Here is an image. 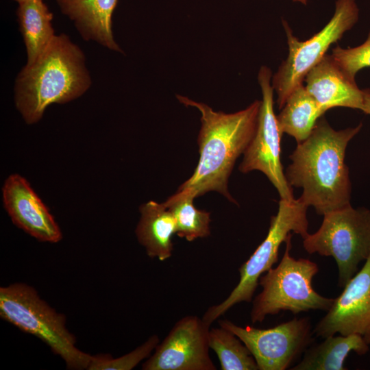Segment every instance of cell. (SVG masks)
<instances>
[{
    "label": "cell",
    "mask_w": 370,
    "mask_h": 370,
    "mask_svg": "<svg viewBox=\"0 0 370 370\" xmlns=\"http://www.w3.org/2000/svg\"><path fill=\"white\" fill-rule=\"evenodd\" d=\"M362 123L335 130L321 117L310 135L298 143L289 156L285 171L292 187L302 188L299 199L319 215L351 204L352 184L345 164L348 143L358 134Z\"/></svg>",
    "instance_id": "obj_1"
},
{
    "label": "cell",
    "mask_w": 370,
    "mask_h": 370,
    "mask_svg": "<svg viewBox=\"0 0 370 370\" xmlns=\"http://www.w3.org/2000/svg\"><path fill=\"white\" fill-rule=\"evenodd\" d=\"M179 101L196 108L201 113L198 135L199 159L192 176L178 190L195 198L216 191L237 204L228 190V180L238 158L253 138L258 125L261 101L234 113L214 111L208 105L177 95Z\"/></svg>",
    "instance_id": "obj_2"
},
{
    "label": "cell",
    "mask_w": 370,
    "mask_h": 370,
    "mask_svg": "<svg viewBox=\"0 0 370 370\" xmlns=\"http://www.w3.org/2000/svg\"><path fill=\"white\" fill-rule=\"evenodd\" d=\"M90 83L81 49L67 36H55L41 56L18 74L15 105L26 123L34 124L49 105L80 97Z\"/></svg>",
    "instance_id": "obj_3"
},
{
    "label": "cell",
    "mask_w": 370,
    "mask_h": 370,
    "mask_svg": "<svg viewBox=\"0 0 370 370\" xmlns=\"http://www.w3.org/2000/svg\"><path fill=\"white\" fill-rule=\"evenodd\" d=\"M0 317L45 343L68 369H88L92 356L76 347V338L66 328L64 315L42 299L33 287L23 283L1 286Z\"/></svg>",
    "instance_id": "obj_4"
},
{
    "label": "cell",
    "mask_w": 370,
    "mask_h": 370,
    "mask_svg": "<svg viewBox=\"0 0 370 370\" xmlns=\"http://www.w3.org/2000/svg\"><path fill=\"white\" fill-rule=\"evenodd\" d=\"M291 238L292 234L285 241V251L278 266L259 279L262 291L253 301L250 312L253 323L281 311L294 314L314 310L327 311L333 303L334 298L319 294L312 287L313 278L319 272L317 264L291 255Z\"/></svg>",
    "instance_id": "obj_5"
},
{
    "label": "cell",
    "mask_w": 370,
    "mask_h": 370,
    "mask_svg": "<svg viewBox=\"0 0 370 370\" xmlns=\"http://www.w3.org/2000/svg\"><path fill=\"white\" fill-rule=\"evenodd\" d=\"M308 208L299 198L292 200L280 199L278 212L271 218L266 238L249 259L239 267V282L229 296L206 311L202 319L206 323L210 325L238 303L251 301L259 285L260 276L278 262L281 244L286 241L292 232L300 235L302 238L309 234Z\"/></svg>",
    "instance_id": "obj_6"
},
{
    "label": "cell",
    "mask_w": 370,
    "mask_h": 370,
    "mask_svg": "<svg viewBox=\"0 0 370 370\" xmlns=\"http://www.w3.org/2000/svg\"><path fill=\"white\" fill-rule=\"evenodd\" d=\"M319 228L303 238L310 254L334 258L338 285L344 287L370 254V210L352 205L325 214Z\"/></svg>",
    "instance_id": "obj_7"
},
{
    "label": "cell",
    "mask_w": 370,
    "mask_h": 370,
    "mask_svg": "<svg viewBox=\"0 0 370 370\" xmlns=\"http://www.w3.org/2000/svg\"><path fill=\"white\" fill-rule=\"evenodd\" d=\"M358 16L356 0H337L330 21L318 33L304 41L295 37L287 23L283 21L288 55L271 79L280 109L294 89L303 84L308 73L321 61L330 47L357 23Z\"/></svg>",
    "instance_id": "obj_8"
},
{
    "label": "cell",
    "mask_w": 370,
    "mask_h": 370,
    "mask_svg": "<svg viewBox=\"0 0 370 370\" xmlns=\"http://www.w3.org/2000/svg\"><path fill=\"white\" fill-rule=\"evenodd\" d=\"M272 73L262 66L258 79L261 88V101L257 128L250 143L243 153L238 166L243 173L259 171L264 173L276 188L280 199H294L293 187L288 183L281 162V137L277 116L273 108Z\"/></svg>",
    "instance_id": "obj_9"
},
{
    "label": "cell",
    "mask_w": 370,
    "mask_h": 370,
    "mask_svg": "<svg viewBox=\"0 0 370 370\" xmlns=\"http://www.w3.org/2000/svg\"><path fill=\"white\" fill-rule=\"evenodd\" d=\"M219 324L246 345L258 370L286 369L312 340L308 317L294 318L267 329L249 325L242 327L228 320H219Z\"/></svg>",
    "instance_id": "obj_10"
},
{
    "label": "cell",
    "mask_w": 370,
    "mask_h": 370,
    "mask_svg": "<svg viewBox=\"0 0 370 370\" xmlns=\"http://www.w3.org/2000/svg\"><path fill=\"white\" fill-rule=\"evenodd\" d=\"M210 326L197 316L182 317L158 344L142 369H217L209 354Z\"/></svg>",
    "instance_id": "obj_11"
},
{
    "label": "cell",
    "mask_w": 370,
    "mask_h": 370,
    "mask_svg": "<svg viewBox=\"0 0 370 370\" xmlns=\"http://www.w3.org/2000/svg\"><path fill=\"white\" fill-rule=\"evenodd\" d=\"M343 288L312 333L321 338L358 334L370 345V254Z\"/></svg>",
    "instance_id": "obj_12"
},
{
    "label": "cell",
    "mask_w": 370,
    "mask_h": 370,
    "mask_svg": "<svg viewBox=\"0 0 370 370\" xmlns=\"http://www.w3.org/2000/svg\"><path fill=\"white\" fill-rule=\"evenodd\" d=\"M5 210L13 223L39 241L56 243L60 228L47 206L28 181L19 174L9 175L2 187Z\"/></svg>",
    "instance_id": "obj_13"
},
{
    "label": "cell",
    "mask_w": 370,
    "mask_h": 370,
    "mask_svg": "<svg viewBox=\"0 0 370 370\" xmlns=\"http://www.w3.org/2000/svg\"><path fill=\"white\" fill-rule=\"evenodd\" d=\"M305 88L323 112L336 107L362 110V90L348 77L331 55H325L305 77Z\"/></svg>",
    "instance_id": "obj_14"
},
{
    "label": "cell",
    "mask_w": 370,
    "mask_h": 370,
    "mask_svg": "<svg viewBox=\"0 0 370 370\" xmlns=\"http://www.w3.org/2000/svg\"><path fill=\"white\" fill-rule=\"evenodd\" d=\"M63 14L73 20L84 39L121 51L112 30V16L118 0H57Z\"/></svg>",
    "instance_id": "obj_15"
},
{
    "label": "cell",
    "mask_w": 370,
    "mask_h": 370,
    "mask_svg": "<svg viewBox=\"0 0 370 370\" xmlns=\"http://www.w3.org/2000/svg\"><path fill=\"white\" fill-rule=\"evenodd\" d=\"M140 219L135 230L139 243L151 258L164 261L172 256L171 238L176 234L175 219L164 203L149 201L139 208Z\"/></svg>",
    "instance_id": "obj_16"
},
{
    "label": "cell",
    "mask_w": 370,
    "mask_h": 370,
    "mask_svg": "<svg viewBox=\"0 0 370 370\" xmlns=\"http://www.w3.org/2000/svg\"><path fill=\"white\" fill-rule=\"evenodd\" d=\"M304 351L302 359L291 370H346L349 354H366L369 345L358 334L330 336Z\"/></svg>",
    "instance_id": "obj_17"
},
{
    "label": "cell",
    "mask_w": 370,
    "mask_h": 370,
    "mask_svg": "<svg viewBox=\"0 0 370 370\" xmlns=\"http://www.w3.org/2000/svg\"><path fill=\"white\" fill-rule=\"evenodd\" d=\"M16 13L27 49V64H32L55 37L51 24L53 14L42 0L19 3Z\"/></svg>",
    "instance_id": "obj_18"
},
{
    "label": "cell",
    "mask_w": 370,
    "mask_h": 370,
    "mask_svg": "<svg viewBox=\"0 0 370 370\" xmlns=\"http://www.w3.org/2000/svg\"><path fill=\"white\" fill-rule=\"evenodd\" d=\"M324 114L302 84L291 93L277 119L282 134L293 137L298 144L310 135Z\"/></svg>",
    "instance_id": "obj_19"
},
{
    "label": "cell",
    "mask_w": 370,
    "mask_h": 370,
    "mask_svg": "<svg viewBox=\"0 0 370 370\" xmlns=\"http://www.w3.org/2000/svg\"><path fill=\"white\" fill-rule=\"evenodd\" d=\"M195 198L188 191L177 190L163 202L175 219L176 234L190 242L210 234V213L197 209L193 204Z\"/></svg>",
    "instance_id": "obj_20"
},
{
    "label": "cell",
    "mask_w": 370,
    "mask_h": 370,
    "mask_svg": "<svg viewBox=\"0 0 370 370\" xmlns=\"http://www.w3.org/2000/svg\"><path fill=\"white\" fill-rule=\"evenodd\" d=\"M209 345L217 354L223 370H258L257 363L246 345L230 331L212 328Z\"/></svg>",
    "instance_id": "obj_21"
},
{
    "label": "cell",
    "mask_w": 370,
    "mask_h": 370,
    "mask_svg": "<svg viewBox=\"0 0 370 370\" xmlns=\"http://www.w3.org/2000/svg\"><path fill=\"white\" fill-rule=\"evenodd\" d=\"M160 340L158 335L150 336L134 350L117 358L109 354L92 356L88 370H131L140 362L148 358L155 349Z\"/></svg>",
    "instance_id": "obj_22"
},
{
    "label": "cell",
    "mask_w": 370,
    "mask_h": 370,
    "mask_svg": "<svg viewBox=\"0 0 370 370\" xmlns=\"http://www.w3.org/2000/svg\"><path fill=\"white\" fill-rule=\"evenodd\" d=\"M331 56L345 74L356 81V75L360 70L370 67V30L362 44L347 49L336 46Z\"/></svg>",
    "instance_id": "obj_23"
},
{
    "label": "cell",
    "mask_w": 370,
    "mask_h": 370,
    "mask_svg": "<svg viewBox=\"0 0 370 370\" xmlns=\"http://www.w3.org/2000/svg\"><path fill=\"white\" fill-rule=\"evenodd\" d=\"M363 93V106L362 112L366 114L370 115V89H362Z\"/></svg>",
    "instance_id": "obj_24"
},
{
    "label": "cell",
    "mask_w": 370,
    "mask_h": 370,
    "mask_svg": "<svg viewBox=\"0 0 370 370\" xmlns=\"http://www.w3.org/2000/svg\"><path fill=\"white\" fill-rule=\"evenodd\" d=\"M294 1H298L300 2L304 5H306L308 0H293Z\"/></svg>",
    "instance_id": "obj_25"
},
{
    "label": "cell",
    "mask_w": 370,
    "mask_h": 370,
    "mask_svg": "<svg viewBox=\"0 0 370 370\" xmlns=\"http://www.w3.org/2000/svg\"><path fill=\"white\" fill-rule=\"evenodd\" d=\"M15 1H17V2L19 3L24 2V1H38V0H15Z\"/></svg>",
    "instance_id": "obj_26"
}]
</instances>
